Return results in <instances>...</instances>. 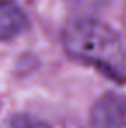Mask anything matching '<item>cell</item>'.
<instances>
[{
  "instance_id": "4",
  "label": "cell",
  "mask_w": 126,
  "mask_h": 128,
  "mask_svg": "<svg viewBox=\"0 0 126 128\" xmlns=\"http://www.w3.org/2000/svg\"><path fill=\"white\" fill-rule=\"evenodd\" d=\"M9 126L10 128H45V125L35 121L33 118H14Z\"/></svg>"
},
{
  "instance_id": "1",
  "label": "cell",
  "mask_w": 126,
  "mask_h": 128,
  "mask_svg": "<svg viewBox=\"0 0 126 128\" xmlns=\"http://www.w3.org/2000/svg\"><path fill=\"white\" fill-rule=\"evenodd\" d=\"M66 54L83 64L93 66L105 76L121 83L126 73V50L119 35L97 19H74L62 31Z\"/></svg>"
},
{
  "instance_id": "3",
  "label": "cell",
  "mask_w": 126,
  "mask_h": 128,
  "mask_svg": "<svg viewBox=\"0 0 126 128\" xmlns=\"http://www.w3.org/2000/svg\"><path fill=\"white\" fill-rule=\"evenodd\" d=\"M28 28V18L14 0H0V42L14 40Z\"/></svg>"
},
{
  "instance_id": "2",
  "label": "cell",
  "mask_w": 126,
  "mask_h": 128,
  "mask_svg": "<svg viewBox=\"0 0 126 128\" xmlns=\"http://www.w3.org/2000/svg\"><path fill=\"white\" fill-rule=\"evenodd\" d=\"M92 128H126V94L112 90L104 94L92 107Z\"/></svg>"
},
{
  "instance_id": "5",
  "label": "cell",
  "mask_w": 126,
  "mask_h": 128,
  "mask_svg": "<svg viewBox=\"0 0 126 128\" xmlns=\"http://www.w3.org/2000/svg\"><path fill=\"white\" fill-rule=\"evenodd\" d=\"M118 85H119V90H123L126 94V73H125V78L121 80V83H118Z\"/></svg>"
}]
</instances>
